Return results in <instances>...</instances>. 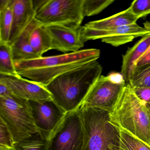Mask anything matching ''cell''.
I'll return each instance as SVG.
<instances>
[{"label":"cell","instance_id":"obj_27","mask_svg":"<svg viewBox=\"0 0 150 150\" xmlns=\"http://www.w3.org/2000/svg\"><path fill=\"white\" fill-rule=\"evenodd\" d=\"M108 76L109 79L113 83H116V84L126 83L121 73L114 72L110 74Z\"/></svg>","mask_w":150,"mask_h":150},{"label":"cell","instance_id":"obj_1","mask_svg":"<svg viewBox=\"0 0 150 150\" xmlns=\"http://www.w3.org/2000/svg\"><path fill=\"white\" fill-rule=\"evenodd\" d=\"M102 67L96 61L63 74L45 86L52 100L67 113L79 109L100 77Z\"/></svg>","mask_w":150,"mask_h":150},{"label":"cell","instance_id":"obj_10","mask_svg":"<svg viewBox=\"0 0 150 150\" xmlns=\"http://www.w3.org/2000/svg\"><path fill=\"white\" fill-rule=\"evenodd\" d=\"M29 102L38 132L48 140L61 124L67 113L53 100Z\"/></svg>","mask_w":150,"mask_h":150},{"label":"cell","instance_id":"obj_3","mask_svg":"<svg viewBox=\"0 0 150 150\" xmlns=\"http://www.w3.org/2000/svg\"><path fill=\"white\" fill-rule=\"evenodd\" d=\"M110 123L150 145V109L126 84L108 112Z\"/></svg>","mask_w":150,"mask_h":150},{"label":"cell","instance_id":"obj_19","mask_svg":"<svg viewBox=\"0 0 150 150\" xmlns=\"http://www.w3.org/2000/svg\"><path fill=\"white\" fill-rule=\"evenodd\" d=\"M0 74L18 77L13 58L12 48L9 43H0Z\"/></svg>","mask_w":150,"mask_h":150},{"label":"cell","instance_id":"obj_12","mask_svg":"<svg viewBox=\"0 0 150 150\" xmlns=\"http://www.w3.org/2000/svg\"><path fill=\"white\" fill-rule=\"evenodd\" d=\"M52 40V50L64 53L76 52L84 46L81 26L73 28L61 25L45 26Z\"/></svg>","mask_w":150,"mask_h":150},{"label":"cell","instance_id":"obj_2","mask_svg":"<svg viewBox=\"0 0 150 150\" xmlns=\"http://www.w3.org/2000/svg\"><path fill=\"white\" fill-rule=\"evenodd\" d=\"M100 55V51L98 49H85L76 52L14 62V64L20 76L45 87L63 74L96 61Z\"/></svg>","mask_w":150,"mask_h":150},{"label":"cell","instance_id":"obj_29","mask_svg":"<svg viewBox=\"0 0 150 150\" xmlns=\"http://www.w3.org/2000/svg\"><path fill=\"white\" fill-rule=\"evenodd\" d=\"M149 64H150V52L138 60L135 64V67L142 66Z\"/></svg>","mask_w":150,"mask_h":150},{"label":"cell","instance_id":"obj_9","mask_svg":"<svg viewBox=\"0 0 150 150\" xmlns=\"http://www.w3.org/2000/svg\"><path fill=\"white\" fill-rule=\"evenodd\" d=\"M81 37L84 42L101 39L102 42L117 47L133 41L134 38L150 34V30L137 23L108 30H93L81 26Z\"/></svg>","mask_w":150,"mask_h":150},{"label":"cell","instance_id":"obj_18","mask_svg":"<svg viewBox=\"0 0 150 150\" xmlns=\"http://www.w3.org/2000/svg\"><path fill=\"white\" fill-rule=\"evenodd\" d=\"M13 23V0H0V43H9Z\"/></svg>","mask_w":150,"mask_h":150},{"label":"cell","instance_id":"obj_28","mask_svg":"<svg viewBox=\"0 0 150 150\" xmlns=\"http://www.w3.org/2000/svg\"><path fill=\"white\" fill-rule=\"evenodd\" d=\"M12 95L9 88L5 84L0 82V97H6Z\"/></svg>","mask_w":150,"mask_h":150},{"label":"cell","instance_id":"obj_14","mask_svg":"<svg viewBox=\"0 0 150 150\" xmlns=\"http://www.w3.org/2000/svg\"><path fill=\"white\" fill-rule=\"evenodd\" d=\"M150 46V34L142 37L123 55L121 73L128 84L137 61L144 55Z\"/></svg>","mask_w":150,"mask_h":150},{"label":"cell","instance_id":"obj_32","mask_svg":"<svg viewBox=\"0 0 150 150\" xmlns=\"http://www.w3.org/2000/svg\"><path fill=\"white\" fill-rule=\"evenodd\" d=\"M0 150H16L14 148L13 149H6V148H0Z\"/></svg>","mask_w":150,"mask_h":150},{"label":"cell","instance_id":"obj_20","mask_svg":"<svg viewBox=\"0 0 150 150\" xmlns=\"http://www.w3.org/2000/svg\"><path fill=\"white\" fill-rule=\"evenodd\" d=\"M117 150H150V145L121 128Z\"/></svg>","mask_w":150,"mask_h":150},{"label":"cell","instance_id":"obj_30","mask_svg":"<svg viewBox=\"0 0 150 150\" xmlns=\"http://www.w3.org/2000/svg\"><path fill=\"white\" fill-rule=\"evenodd\" d=\"M144 28H145L146 29L150 30V21H146L144 23Z\"/></svg>","mask_w":150,"mask_h":150},{"label":"cell","instance_id":"obj_11","mask_svg":"<svg viewBox=\"0 0 150 150\" xmlns=\"http://www.w3.org/2000/svg\"><path fill=\"white\" fill-rule=\"evenodd\" d=\"M0 82L9 88L12 95L21 99L37 102L53 100L45 87L21 76L1 75Z\"/></svg>","mask_w":150,"mask_h":150},{"label":"cell","instance_id":"obj_21","mask_svg":"<svg viewBox=\"0 0 150 150\" xmlns=\"http://www.w3.org/2000/svg\"><path fill=\"white\" fill-rule=\"evenodd\" d=\"M16 150H48V140L40 132L14 144Z\"/></svg>","mask_w":150,"mask_h":150},{"label":"cell","instance_id":"obj_23","mask_svg":"<svg viewBox=\"0 0 150 150\" xmlns=\"http://www.w3.org/2000/svg\"><path fill=\"white\" fill-rule=\"evenodd\" d=\"M114 2V0H84V15L86 17L98 14Z\"/></svg>","mask_w":150,"mask_h":150},{"label":"cell","instance_id":"obj_15","mask_svg":"<svg viewBox=\"0 0 150 150\" xmlns=\"http://www.w3.org/2000/svg\"><path fill=\"white\" fill-rule=\"evenodd\" d=\"M137 18L131 12L130 8L115 14L108 18L89 22L83 27L93 30H108L122 26L137 23Z\"/></svg>","mask_w":150,"mask_h":150},{"label":"cell","instance_id":"obj_13","mask_svg":"<svg viewBox=\"0 0 150 150\" xmlns=\"http://www.w3.org/2000/svg\"><path fill=\"white\" fill-rule=\"evenodd\" d=\"M33 0H13V23L9 44L12 45L35 19Z\"/></svg>","mask_w":150,"mask_h":150},{"label":"cell","instance_id":"obj_16","mask_svg":"<svg viewBox=\"0 0 150 150\" xmlns=\"http://www.w3.org/2000/svg\"><path fill=\"white\" fill-rule=\"evenodd\" d=\"M35 19L11 45L14 62L31 60L40 57L33 50L30 43V36L35 24Z\"/></svg>","mask_w":150,"mask_h":150},{"label":"cell","instance_id":"obj_25","mask_svg":"<svg viewBox=\"0 0 150 150\" xmlns=\"http://www.w3.org/2000/svg\"><path fill=\"white\" fill-rule=\"evenodd\" d=\"M14 142L7 126L0 118V148H14Z\"/></svg>","mask_w":150,"mask_h":150},{"label":"cell","instance_id":"obj_6","mask_svg":"<svg viewBox=\"0 0 150 150\" xmlns=\"http://www.w3.org/2000/svg\"><path fill=\"white\" fill-rule=\"evenodd\" d=\"M0 118L7 126L15 144L38 132L30 102L13 95L0 97Z\"/></svg>","mask_w":150,"mask_h":150},{"label":"cell","instance_id":"obj_31","mask_svg":"<svg viewBox=\"0 0 150 150\" xmlns=\"http://www.w3.org/2000/svg\"><path fill=\"white\" fill-rule=\"evenodd\" d=\"M150 46H149V48H148V49H147V50L146 51V52H145L144 53V55H143V56H142V57H141L139 59H138V60H139V59H140L144 57H145V56H146V55H147V54H148V53H150ZM137 60V61H138Z\"/></svg>","mask_w":150,"mask_h":150},{"label":"cell","instance_id":"obj_24","mask_svg":"<svg viewBox=\"0 0 150 150\" xmlns=\"http://www.w3.org/2000/svg\"><path fill=\"white\" fill-rule=\"evenodd\" d=\"M129 8L133 15L139 19L150 13V0H135Z\"/></svg>","mask_w":150,"mask_h":150},{"label":"cell","instance_id":"obj_7","mask_svg":"<svg viewBox=\"0 0 150 150\" xmlns=\"http://www.w3.org/2000/svg\"><path fill=\"white\" fill-rule=\"evenodd\" d=\"M85 132L80 109L67 113L48 139V150H83Z\"/></svg>","mask_w":150,"mask_h":150},{"label":"cell","instance_id":"obj_8","mask_svg":"<svg viewBox=\"0 0 150 150\" xmlns=\"http://www.w3.org/2000/svg\"><path fill=\"white\" fill-rule=\"evenodd\" d=\"M126 85L113 83L108 76L101 75L79 109H98L109 112Z\"/></svg>","mask_w":150,"mask_h":150},{"label":"cell","instance_id":"obj_17","mask_svg":"<svg viewBox=\"0 0 150 150\" xmlns=\"http://www.w3.org/2000/svg\"><path fill=\"white\" fill-rule=\"evenodd\" d=\"M30 41L33 50L40 57L44 53L52 50L51 38L46 26L37 21L30 33Z\"/></svg>","mask_w":150,"mask_h":150},{"label":"cell","instance_id":"obj_5","mask_svg":"<svg viewBox=\"0 0 150 150\" xmlns=\"http://www.w3.org/2000/svg\"><path fill=\"white\" fill-rule=\"evenodd\" d=\"M84 0L33 1L35 19L44 26L57 25L79 28L85 16Z\"/></svg>","mask_w":150,"mask_h":150},{"label":"cell","instance_id":"obj_4","mask_svg":"<svg viewBox=\"0 0 150 150\" xmlns=\"http://www.w3.org/2000/svg\"><path fill=\"white\" fill-rule=\"evenodd\" d=\"M79 109L85 129L83 150H117L119 132L110 123L108 112L98 109Z\"/></svg>","mask_w":150,"mask_h":150},{"label":"cell","instance_id":"obj_22","mask_svg":"<svg viewBox=\"0 0 150 150\" xmlns=\"http://www.w3.org/2000/svg\"><path fill=\"white\" fill-rule=\"evenodd\" d=\"M128 84L132 88L150 87V64L135 67Z\"/></svg>","mask_w":150,"mask_h":150},{"label":"cell","instance_id":"obj_26","mask_svg":"<svg viewBox=\"0 0 150 150\" xmlns=\"http://www.w3.org/2000/svg\"><path fill=\"white\" fill-rule=\"evenodd\" d=\"M132 88L137 97L141 100L144 102L148 108L150 109V87Z\"/></svg>","mask_w":150,"mask_h":150}]
</instances>
